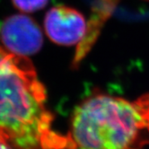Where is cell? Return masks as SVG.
I'll list each match as a JSON object with an SVG mask.
<instances>
[{
  "label": "cell",
  "mask_w": 149,
  "mask_h": 149,
  "mask_svg": "<svg viewBox=\"0 0 149 149\" xmlns=\"http://www.w3.org/2000/svg\"><path fill=\"white\" fill-rule=\"evenodd\" d=\"M120 1V0H98L95 4L92 11L91 18L87 22V33L83 41L78 45L77 54L74 59V63L76 65L86 56L93 45H94L104 24L110 18ZM145 1L149 2V0Z\"/></svg>",
  "instance_id": "5"
},
{
  "label": "cell",
  "mask_w": 149,
  "mask_h": 149,
  "mask_svg": "<svg viewBox=\"0 0 149 149\" xmlns=\"http://www.w3.org/2000/svg\"><path fill=\"white\" fill-rule=\"evenodd\" d=\"M7 53H8V51L0 44V63L2 62V60L5 58V57L7 55Z\"/></svg>",
  "instance_id": "9"
},
{
  "label": "cell",
  "mask_w": 149,
  "mask_h": 149,
  "mask_svg": "<svg viewBox=\"0 0 149 149\" xmlns=\"http://www.w3.org/2000/svg\"><path fill=\"white\" fill-rule=\"evenodd\" d=\"M0 37L7 51L25 57L37 53L43 43L40 26L25 15L8 17L2 24Z\"/></svg>",
  "instance_id": "4"
},
{
  "label": "cell",
  "mask_w": 149,
  "mask_h": 149,
  "mask_svg": "<svg viewBox=\"0 0 149 149\" xmlns=\"http://www.w3.org/2000/svg\"><path fill=\"white\" fill-rule=\"evenodd\" d=\"M49 0H12L14 6L24 13L39 11L46 6Z\"/></svg>",
  "instance_id": "6"
},
{
  "label": "cell",
  "mask_w": 149,
  "mask_h": 149,
  "mask_svg": "<svg viewBox=\"0 0 149 149\" xmlns=\"http://www.w3.org/2000/svg\"><path fill=\"white\" fill-rule=\"evenodd\" d=\"M45 101V87L33 63L8 51L0 63V133L16 148L57 149L72 145L52 132Z\"/></svg>",
  "instance_id": "1"
},
{
  "label": "cell",
  "mask_w": 149,
  "mask_h": 149,
  "mask_svg": "<svg viewBox=\"0 0 149 149\" xmlns=\"http://www.w3.org/2000/svg\"><path fill=\"white\" fill-rule=\"evenodd\" d=\"M0 149H18V148L14 146L1 133H0Z\"/></svg>",
  "instance_id": "7"
},
{
  "label": "cell",
  "mask_w": 149,
  "mask_h": 149,
  "mask_svg": "<svg viewBox=\"0 0 149 149\" xmlns=\"http://www.w3.org/2000/svg\"><path fill=\"white\" fill-rule=\"evenodd\" d=\"M77 149H83V148H77Z\"/></svg>",
  "instance_id": "10"
},
{
  "label": "cell",
  "mask_w": 149,
  "mask_h": 149,
  "mask_svg": "<svg viewBox=\"0 0 149 149\" xmlns=\"http://www.w3.org/2000/svg\"><path fill=\"white\" fill-rule=\"evenodd\" d=\"M87 21L77 9L58 5L47 12L44 30L49 39L58 45H79L87 33Z\"/></svg>",
  "instance_id": "3"
},
{
  "label": "cell",
  "mask_w": 149,
  "mask_h": 149,
  "mask_svg": "<svg viewBox=\"0 0 149 149\" xmlns=\"http://www.w3.org/2000/svg\"><path fill=\"white\" fill-rule=\"evenodd\" d=\"M69 139L83 149H141L149 144V130L140 99L92 95L74 110Z\"/></svg>",
  "instance_id": "2"
},
{
  "label": "cell",
  "mask_w": 149,
  "mask_h": 149,
  "mask_svg": "<svg viewBox=\"0 0 149 149\" xmlns=\"http://www.w3.org/2000/svg\"><path fill=\"white\" fill-rule=\"evenodd\" d=\"M146 114V118H147V122H148V130H149V94L148 95H144V96L139 98Z\"/></svg>",
  "instance_id": "8"
}]
</instances>
